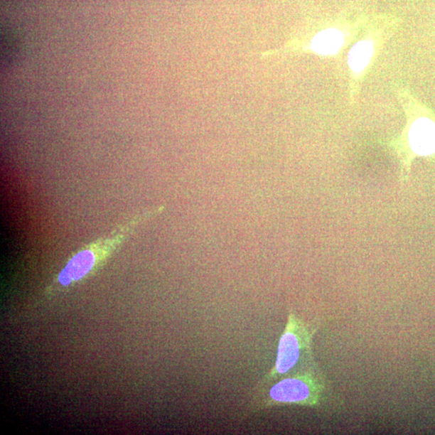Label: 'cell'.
<instances>
[{
  "label": "cell",
  "instance_id": "obj_1",
  "mask_svg": "<svg viewBox=\"0 0 435 435\" xmlns=\"http://www.w3.org/2000/svg\"><path fill=\"white\" fill-rule=\"evenodd\" d=\"M164 210L165 205H159L137 214L114 229L107 237H101L83 247L70 259L60 271L57 277V285L60 287L70 286L93 273L139 227L161 215Z\"/></svg>",
  "mask_w": 435,
  "mask_h": 435
},
{
  "label": "cell",
  "instance_id": "obj_2",
  "mask_svg": "<svg viewBox=\"0 0 435 435\" xmlns=\"http://www.w3.org/2000/svg\"><path fill=\"white\" fill-rule=\"evenodd\" d=\"M316 330L294 312L288 316L287 323L278 343L275 365L264 377L262 388L304 368L316 365L311 344Z\"/></svg>",
  "mask_w": 435,
  "mask_h": 435
},
{
  "label": "cell",
  "instance_id": "obj_3",
  "mask_svg": "<svg viewBox=\"0 0 435 435\" xmlns=\"http://www.w3.org/2000/svg\"><path fill=\"white\" fill-rule=\"evenodd\" d=\"M326 390L325 379L316 365L304 368L278 380L266 392L258 407H318Z\"/></svg>",
  "mask_w": 435,
  "mask_h": 435
},
{
  "label": "cell",
  "instance_id": "obj_4",
  "mask_svg": "<svg viewBox=\"0 0 435 435\" xmlns=\"http://www.w3.org/2000/svg\"><path fill=\"white\" fill-rule=\"evenodd\" d=\"M408 143L413 156H427L435 154V123L427 118H420L411 124Z\"/></svg>",
  "mask_w": 435,
  "mask_h": 435
},
{
  "label": "cell",
  "instance_id": "obj_5",
  "mask_svg": "<svg viewBox=\"0 0 435 435\" xmlns=\"http://www.w3.org/2000/svg\"><path fill=\"white\" fill-rule=\"evenodd\" d=\"M343 36L337 29H328L318 33L312 42V48L323 55L335 54L342 47Z\"/></svg>",
  "mask_w": 435,
  "mask_h": 435
},
{
  "label": "cell",
  "instance_id": "obj_6",
  "mask_svg": "<svg viewBox=\"0 0 435 435\" xmlns=\"http://www.w3.org/2000/svg\"><path fill=\"white\" fill-rule=\"evenodd\" d=\"M374 47L372 41H362L358 42L350 50L348 63L350 69L355 72L364 70L372 57Z\"/></svg>",
  "mask_w": 435,
  "mask_h": 435
}]
</instances>
